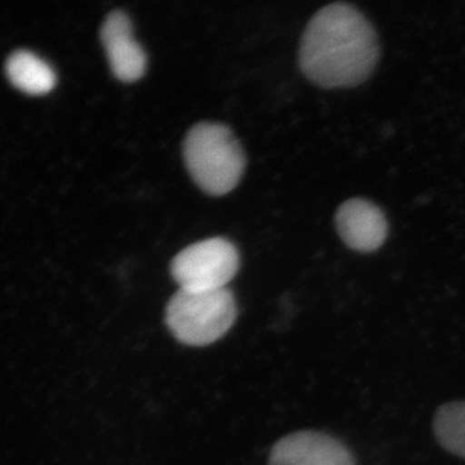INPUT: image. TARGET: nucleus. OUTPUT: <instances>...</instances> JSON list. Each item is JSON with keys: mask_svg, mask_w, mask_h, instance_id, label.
I'll list each match as a JSON object with an SVG mask.
<instances>
[{"mask_svg": "<svg viewBox=\"0 0 465 465\" xmlns=\"http://www.w3.org/2000/svg\"><path fill=\"white\" fill-rule=\"evenodd\" d=\"M381 56L378 34L369 18L349 3H332L309 21L299 64L309 81L322 88L363 84Z\"/></svg>", "mask_w": 465, "mask_h": 465, "instance_id": "nucleus-1", "label": "nucleus"}, {"mask_svg": "<svg viewBox=\"0 0 465 465\" xmlns=\"http://www.w3.org/2000/svg\"><path fill=\"white\" fill-rule=\"evenodd\" d=\"M183 155L193 182L215 197L231 193L246 168L243 149L224 124H195L183 140Z\"/></svg>", "mask_w": 465, "mask_h": 465, "instance_id": "nucleus-2", "label": "nucleus"}, {"mask_svg": "<svg viewBox=\"0 0 465 465\" xmlns=\"http://www.w3.org/2000/svg\"><path fill=\"white\" fill-rule=\"evenodd\" d=\"M238 316L229 289L177 291L166 307V324L173 338L189 347H206L232 329Z\"/></svg>", "mask_w": 465, "mask_h": 465, "instance_id": "nucleus-3", "label": "nucleus"}, {"mask_svg": "<svg viewBox=\"0 0 465 465\" xmlns=\"http://www.w3.org/2000/svg\"><path fill=\"white\" fill-rule=\"evenodd\" d=\"M240 264V252L231 241L210 238L180 251L170 272L182 290L213 291L226 289Z\"/></svg>", "mask_w": 465, "mask_h": 465, "instance_id": "nucleus-4", "label": "nucleus"}, {"mask_svg": "<svg viewBox=\"0 0 465 465\" xmlns=\"http://www.w3.org/2000/svg\"><path fill=\"white\" fill-rule=\"evenodd\" d=\"M269 465H357L347 446L316 430L291 433L275 443Z\"/></svg>", "mask_w": 465, "mask_h": 465, "instance_id": "nucleus-5", "label": "nucleus"}, {"mask_svg": "<svg viewBox=\"0 0 465 465\" xmlns=\"http://www.w3.org/2000/svg\"><path fill=\"white\" fill-rule=\"evenodd\" d=\"M100 36L110 69L118 81L134 84L145 75L148 58L134 38L133 24L124 12H110L101 26Z\"/></svg>", "mask_w": 465, "mask_h": 465, "instance_id": "nucleus-6", "label": "nucleus"}, {"mask_svg": "<svg viewBox=\"0 0 465 465\" xmlns=\"http://www.w3.org/2000/svg\"><path fill=\"white\" fill-rule=\"evenodd\" d=\"M335 225L349 249L363 253L381 249L390 232V224L381 207L362 198L344 202L336 211Z\"/></svg>", "mask_w": 465, "mask_h": 465, "instance_id": "nucleus-7", "label": "nucleus"}, {"mask_svg": "<svg viewBox=\"0 0 465 465\" xmlns=\"http://www.w3.org/2000/svg\"><path fill=\"white\" fill-rule=\"evenodd\" d=\"M9 82L17 90L33 96L50 94L57 84V76L51 65L33 52L17 51L5 64Z\"/></svg>", "mask_w": 465, "mask_h": 465, "instance_id": "nucleus-8", "label": "nucleus"}, {"mask_svg": "<svg viewBox=\"0 0 465 465\" xmlns=\"http://www.w3.org/2000/svg\"><path fill=\"white\" fill-rule=\"evenodd\" d=\"M433 430L443 449L465 459V401L440 406L434 416Z\"/></svg>", "mask_w": 465, "mask_h": 465, "instance_id": "nucleus-9", "label": "nucleus"}]
</instances>
